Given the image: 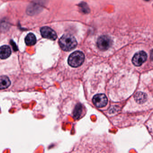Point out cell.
Segmentation results:
<instances>
[{"instance_id":"obj_1","label":"cell","mask_w":153,"mask_h":153,"mask_svg":"<svg viewBox=\"0 0 153 153\" xmlns=\"http://www.w3.org/2000/svg\"><path fill=\"white\" fill-rule=\"evenodd\" d=\"M59 44L63 51H69L76 48L77 42L74 36L69 34H67L61 37Z\"/></svg>"},{"instance_id":"obj_2","label":"cell","mask_w":153,"mask_h":153,"mask_svg":"<svg viewBox=\"0 0 153 153\" xmlns=\"http://www.w3.org/2000/svg\"><path fill=\"white\" fill-rule=\"evenodd\" d=\"M85 60V55L82 52L77 51L71 53L68 59L69 65L73 68H77L82 65Z\"/></svg>"},{"instance_id":"obj_3","label":"cell","mask_w":153,"mask_h":153,"mask_svg":"<svg viewBox=\"0 0 153 153\" xmlns=\"http://www.w3.org/2000/svg\"><path fill=\"white\" fill-rule=\"evenodd\" d=\"M112 43L111 37L108 36H102L98 38L97 45L100 50L105 51L111 47Z\"/></svg>"},{"instance_id":"obj_4","label":"cell","mask_w":153,"mask_h":153,"mask_svg":"<svg viewBox=\"0 0 153 153\" xmlns=\"http://www.w3.org/2000/svg\"><path fill=\"white\" fill-rule=\"evenodd\" d=\"M147 59V55L145 52L141 51L137 53L132 59V63L137 67L141 66L146 61Z\"/></svg>"},{"instance_id":"obj_5","label":"cell","mask_w":153,"mask_h":153,"mask_svg":"<svg viewBox=\"0 0 153 153\" xmlns=\"http://www.w3.org/2000/svg\"><path fill=\"white\" fill-rule=\"evenodd\" d=\"M93 102L94 105L98 108L104 107L108 102V99L104 94H97L94 97Z\"/></svg>"},{"instance_id":"obj_6","label":"cell","mask_w":153,"mask_h":153,"mask_svg":"<svg viewBox=\"0 0 153 153\" xmlns=\"http://www.w3.org/2000/svg\"><path fill=\"white\" fill-rule=\"evenodd\" d=\"M40 31L41 34L44 38H47L53 41L57 39V34L55 31L48 27H42Z\"/></svg>"},{"instance_id":"obj_7","label":"cell","mask_w":153,"mask_h":153,"mask_svg":"<svg viewBox=\"0 0 153 153\" xmlns=\"http://www.w3.org/2000/svg\"><path fill=\"white\" fill-rule=\"evenodd\" d=\"M43 3L42 1L37 0L35 1L31 4L27 10V12L29 15H34L36 14L37 12H39L42 9Z\"/></svg>"},{"instance_id":"obj_8","label":"cell","mask_w":153,"mask_h":153,"mask_svg":"<svg viewBox=\"0 0 153 153\" xmlns=\"http://www.w3.org/2000/svg\"><path fill=\"white\" fill-rule=\"evenodd\" d=\"M11 53V49L9 46L3 45L0 47V59H7L10 56Z\"/></svg>"},{"instance_id":"obj_9","label":"cell","mask_w":153,"mask_h":153,"mask_svg":"<svg viewBox=\"0 0 153 153\" xmlns=\"http://www.w3.org/2000/svg\"><path fill=\"white\" fill-rule=\"evenodd\" d=\"M84 112V107L81 104L78 103L75 106L73 111V117L76 120H79Z\"/></svg>"},{"instance_id":"obj_10","label":"cell","mask_w":153,"mask_h":153,"mask_svg":"<svg viewBox=\"0 0 153 153\" xmlns=\"http://www.w3.org/2000/svg\"><path fill=\"white\" fill-rule=\"evenodd\" d=\"M11 84L10 79L6 76H0V89H6Z\"/></svg>"},{"instance_id":"obj_11","label":"cell","mask_w":153,"mask_h":153,"mask_svg":"<svg viewBox=\"0 0 153 153\" xmlns=\"http://www.w3.org/2000/svg\"><path fill=\"white\" fill-rule=\"evenodd\" d=\"M135 101L140 104L144 103L146 101L147 95L143 92H137L134 96Z\"/></svg>"},{"instance_id":"obj_12","label":"cell","mask_w":153,"mask_h":153,"mask_svg":"<svg viewBox=\"0 0 153 153\" xmlns=\"http://www.w3.org/2000/svg\"><path fill=\"white\" fill-rule=\"evenodd\" d=\"M25 41L27 45L28 46H32L34 45L36 43V37L33 34L30 33L27 36Z\"/></svg>"},{"instance_id":"obj_13","label":"cell","mask_w":153,"mask_h":153,"mask_svg":"<svg viewBox=\"0 0 153 153\" xmlns=\"http://www.w3.org/2000/svg\"><path fill=\"white\" fill-rule=\"evenodd\" d=\"M79 7L81 10V11L83 13L87 14L89 12V8L86 3H84V2L80 3L79 5Z\"/></svg>"},{"instance_id":"obj_14","label":"cell","mask_w":153,"mask_h":153,"mask_svg":"<svg viewBox=\"0 0 153 153\" xmlns=\"http://www.w3.org/2000/svg\"><path fill=\"white\" fill-rule=\"evenodd\" d=\"M145 1H149L150 0H145Z\"/></svg>"}]
</instances>
